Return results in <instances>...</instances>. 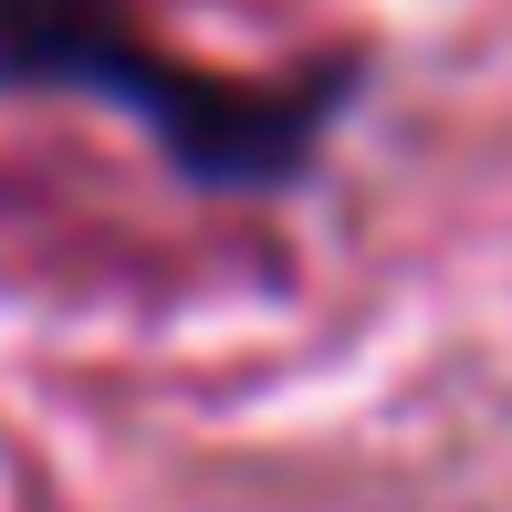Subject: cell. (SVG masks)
<instances>
[{"label": "cell", "mask_w": 512, "mask_h": 512, "mask_svg": "<svg viewBox=\"0 0 512 512\" xmlns=\"http://www.w3.org/2000/svg\"><path fill=\"white\" fill-rule=\"evenodd\" d=\"M366 53H314L293 74H220L168 53L136 0H0V95L105 105L209 199H283L314 178L335 126L366 105Z\"/></svg>", "instance_id": "1"}]
</instances>
